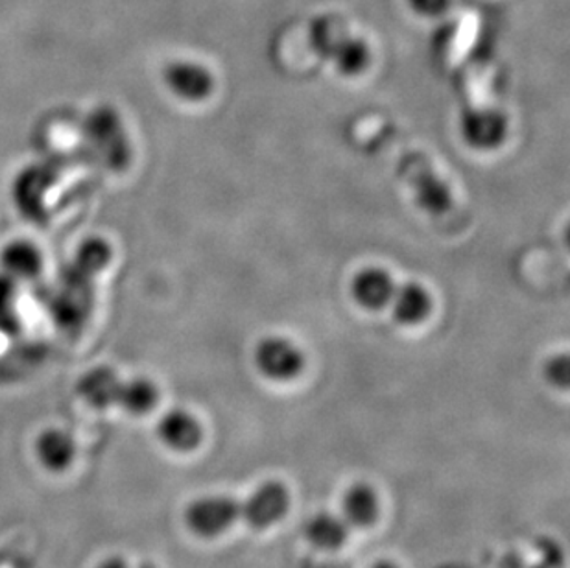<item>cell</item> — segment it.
I'll return each mask as SVG.
<instances>
[{
    "label": "cell",
    "mask_w": 570,
    "mask_h": 568,
    "mask_svg": "<svg viewBox=\"0 0 570 568\" xmlns=\"http://www.w3.org/2000/svg\"><path fill=\"white\" fill-rule=\"evenodd\" d=\"M308 43L317 58L334 65L340 75L361 76L372 63V47L366 39L353 36L336 16H320L308 28Z\"/></svg>",
    "instance_id": "obj_1"
},
{
    "label": "cell",
    "mask_w": 570,
    "mask_h": 568,
    "mask_svg": "<svg viewBox=\"0 0 570 568\" xmlns=\"http://www.w3.org/2000/svg\"><path fill=\"white\" fill-rule=\"evenodd\" d=\"M240 519V502L227 494H202L185 508V526L202 539L224 536Z\"/></svg>",
    "instance_id": "obj_2"
},
{
    "label": "cell",
    "mask_w": 570,
    "mask_h": 568,
    "mask_svg": "<svg viewBox=\"0 0 570 568\" xmlns=\"http://www.w3.org/2000/svg\"><path fill=\"white\" fill-rule=\"evenodd\" d=\"M401 174L414 190L415 202L429 215H443L451 209L452 194L449 185L438 176L426 157L409 154L401 161Z\"/></svg>",
    "instance_id": "obj_3"
},
{
    "label": "cell",
    "mask_w": 570,
    "mask_h": 568,
    "mask_svg": "<svg viewBox=\"0 0 570 568\" xmlns=\"http://www.w3.org/2000/svg\"><path fill=\"white\" fill-rule=\"evenodd\" d=\"M258 375L272 382H292L305 370V354L285 336H266L254 349Z\"/></svg>",
    "instance_id": "obj_4"
},
{
    "label": "cell",
    "mask_w": 570,
    "mask_h": 568,
    "mask_svg": "<svg viewBox=\"0 0 570 568\" xmlns=\"http://www.w3.org/2000/svg\"><path fill=\"white\" fill-rule=\"evenodd\" d=\"M291 491L279 480H266L258 483L240 505V519L246 520L255 530H268L279 525L291 510Z\"/></svg>",
    "instance_id": "obj_5"
},
{
    "label": "cell",
    "mask_w": 570,
    "mask_h": 568,
    "mask_svg": "<svg viewBox=\"0 0 570 568\" xmlns=\"http://www.w3.org/2000/svg\"><path fill=\"white\" fill-rule=\"evenodd\" d=\"M163 84L184 102L199 104L215 92V76L209 67L194 59H174L163 69Z\"/></svg>",
    "instance_id": "obj_6"
},
{
    "label": "cell",
    "mask_w": 570,
    "mask_h": 568,
    "mask_svg": "<svg viewBox=\"0 0 570 568\" xmlns=\"http://www.w3.org/2000/svg\"><path fill=\"white\" fill-rule=\"evenodd\" d=\"M507 115L501 109L469 108L460 118V135L463 143L476 151H493L504 145L508 137Z\"/></svg>",
    "instance_id": "obj_7"
},
{
    "label": "cell",
    "mask_w": 570,
    "mask_h": 568,
    "mask_svg": "<svg viewBox=\"0 0 570 568\" xmlns=\"http://www.w3.org/2000/svg\"><path fill=\"white\" fill-rule=\"evenodd\" d=\"M157 438L174 454H190L204 443V424L185 408H170L157 421Z\"/></svg>",
    "instance_id": "obj_8"
},
{
    "label": "cell",
    "mask_w": 570,
    "mask_h": 568,
    "mask_svg": "<svg viewBox=\"0 0 570 568\" xmlns=\"http://www.w3.org/2000/svg\"><path fill=\"white\" fill-rule=\"evenodd\" d=\"M33 458L43 471L63 474L75 466L78 441L69 430L49 427L38 432L32 445Z\"/></svg>",
    "instance_id": "obj_9"
},
{
    "label": "cell",
    "mask_w": 570,
    "mask_h": 568,
    "mask_svg": "<svg viewBox=\"0 0 570 568\" xmlns=\"http://www.w3.org/2000/svg\"><path fill=\"white\" fill-rule=\"evenodd\" d=\"M87 137L91 140L92 145L97 148L114 145L120 163L128 167L129 159H131V145H129L128 135L125 131V124L122 118L115 111L114 108L108 106H100L95 109L86 120Z\"/></svg>",
    "instance_id": "obj_10"
},
{
    "label": "cell",
    "mask_w": 570,
    "mask_h": 568,
    "mask_svg": "<svg viewBox=\"0 0 570 568\" xmlns=\"http://www.w3.org/2000/svg\"><path fill=\"white\" fill-rule=\"evenodd\" d=\"M0 268L16 283H28L43 274L45 257L41 247L27 238H16L0 249Z\"/></svg>",
    "instance_id": "obj_11"
},
{
    "label": "cell",
    "mask_w": 570,
    "mask_h": 568,
    "mask_svg": "<svg viewBox=\"0 0 570 568\" xmlns=\"http://www.w3.org/2000/svg\"><path fill=\"white\" fill-rule=\"evenodd\" d=\"M397 284L386 270L372 268L361 270L353 277L351 283V295L356 305L362 306L364 311L377 312L392 303Z\"/></svg>",
    "instance_id": "obj_12"
},
{
    "label": "cell",
    "mask_w": 570,
    "mask_h": 568,
    "mask_svg": "<svg viewBox=\"0 0 570 568\" xmlns=\"http://www.w3.org/2000/svg\"><path fill=\"white\" fill-rule=\"evenodd\" d=\"M342 508V519L350 528H372L381 517V499L373 486L367 482L351 483L345 489L340 500Z\"/></svg>",
    "instance_id": "obj_13"
},
{
    "label": "cell",
    "mask_w": 570,
    "mask_h": 568,
    "mask_svg": "<svg viewBox=\"0 0 570 568\" xmlns=\"http://www.w3.org/2000/svg\"><path fill=\"white\" fill-rule=\"evenodd\" d=\"M390 305L395 322L406 327H415L431 316L432 295L423 284L410 281L395 288Z\"/></svg>",
    "instance_id": "obj_14"
},
{
    "label": "cell",
    "mask_w": 570,
    "mask_h": 568,
    "mask_svg": "<svg viewBox=\"0 0 570 568\" xmlns=\"http://www.w3.org/2000/svg\"><path fill=\"white\" fill-rule=\"evenodd\" d=\"M305 539L311 547L322 552H334L344 547L350 536V526L345 525L342 515H334L331 511H320L307 520L303 528Z\"/></svg>",
    "instance_id": "obj_15"
},
{
    "label": "cell",
    "mask_w": 570,
    "mask_h": 568,
    "mask_svg": "<svg viewBox=\"0 0 570 568\" xmlns=\"http://www.w3.org/2000/svg\"><path fill=\"white\" fill-rule=\"evenodd\" d=\"M119 386L120 376L115 373V370L95 368V370L87 371L86 375H81L80 381L76 384V392L80 395L81 401L95 410H106V408L115 407Z\"/></svg>",
    "instance_id": "obj_16"
},
{
    "label": "cell",
    "mask_w": 570,
    "mask_h": 568,
    "mask_svg": "<svg viewBox=\"0 0 570 568\" xmlns=\"http://www.w3.org/2000/svg\"><path fill=\"white\" fill-rule=\"evenodd\" d=\"M159 401H161V390L156 382L148 376H131L128 381H120L115 407H119L134 418H140L154 412Z\"/></svg>",
    "instance_id": "obj_17"
},
{
    "label": "cell",
    "mask_w": 570,
    "mask_h": 568,
    "mask_svg": "<svg viewBox=\"0 0 570 568\" xmlns=\"http://www.w3.org/2000/svg\"><path fill=\"white\" fill-rule=\"evenodd\" d=\"M111 258L109 246L104 241L91 238V241L83 242L80 249L76 253V261H78V270L86 274H97L98 270H102Z\"/></svg>",
    "instance_id": "obj_18"
},
{
    "label": "cell",
    "mask_w": 570,
    "mask_h": 568,
    "mask_svg": "<svg viewBox=\"0 0 570 568\" xmlns=\"http://www.w3.org/2000/svg\"><path fill=\"white\" fill-rule=\"evenodd\" d=\"M16 286L17 283L10 280L8 275L0 274V325H13V317H16Z\"/></svg>",
    "instance_id": "obj_19"
},
{
    "label": "cell",
    "mask_w": 570,
    "mask_h": 568,
    "mask_svg": "<svg viewBox=\"0 0 570 568\" xmlns=\"http://www.w3.org/2000/svg\"><path fill=\"white\" fill-rule=\"evenodd\" d=\"M544 375L549 379L550 384L560 390H567L570 382V360L567 354H558L544 365Z\"/></svg>",
    "instance_id": "obj_20"
},
{
    "label": "cell",
    "mask_w": 570,
    "mask_h": 568,
    "mask_svg": "<svg viewBox=\"0 0 570 568\" xmlns=\"http://www.w3.org/2000/svg\"><path fill=\"white\" fill-rule=\"evenodd\" d=\"M406 2L415 16L429 17V19L442 17L452 6V0H406Z\"/></svg>",
    "instance_id": "obj_21"
},
{
    "label": "cell",
    "mask_w": 570,
    "mask_h": 568,
    "mask_svg": "<svg viewBox=\"0 0 570 568\" xmlns=\"http://www.w3.org/2000/svg\"><path fill=\"white\" fill-rule=\"evenodd\" d=\"M95 568H131L122 556H108Z\"/></svg>",
    "instance_id": "obj_22"
},
{
    "label": "cell",
    "mask_w": 570,
    "mask_h": 568,
    "mask_svg": "<svg viewBox=\"0 0 570 568\" xmlns=\"http://www.w3.org/2000/svg\"><path fill=\"white\" fill-rule=\"evenodd\" d=\"M372 568H401L397 564H393V561H387V559H382V561H377V564L373 565Z\"/></svg>",
    "instance_id": "obj_23"
}]
</instances>
